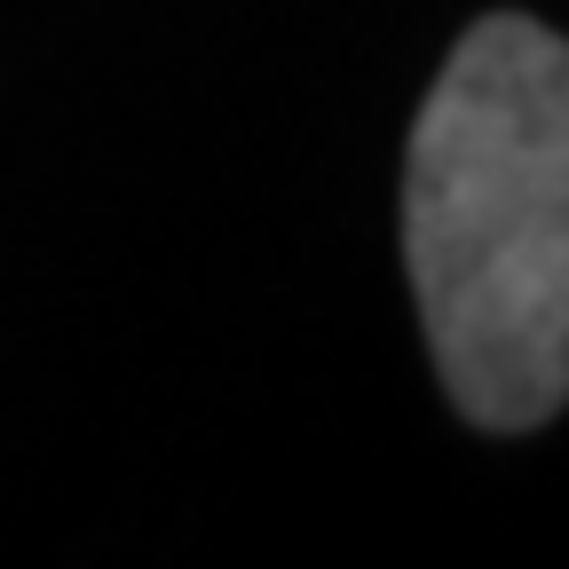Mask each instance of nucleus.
<instances>
[{
    "instance_id": "obj_1",
    "label": "nucleus",
    "mask_w": 569,
    "mask_h": 569,
    "mask_svg": "<svg viewBox=\"0 0 569 569\" xmlns=\"http://www.w3.org/2000/svg\"><path fill=\"white\" fill-rule=\"evenodd\" d=\"M403 261L451 403L522 436L569 403V40L482 17L403 159Z\"/></svg>"
}]
</instances>
